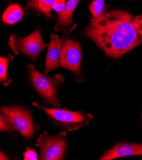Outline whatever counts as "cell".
I'll use <instances>...</instances> for the list:
<instances>
[{
    "mask_svg": "<svg viewBox=\"0 0 142 160\" xmlns=\"http://www.w3.org/2000/svg\"><path fill=\"white\" fill-rule=\"evenodd\" d=\"M57 0H27V6L39 13H43L47 18H51V10Z\"/></svg>",
    "mask_w": 142,
    "mask_h": 160,
    "instance_id": "obj_11",
    "label": "cell"
},
{
    "mask_svg": "<svg viewBox=\"0 0 142 160\" xmlns=\"http://www.w3.org/2000/svg\"><path fill=\"white\" fill-rule=\"evenodd\" d=\"M0 159H8V157H7L2 152H1V156H0Z\"/></svg>",
    "mask_w": 142,
    "mask_h": 160,
    "instance_id": "obj_18",
    "label": "cell"
},
{
    "mask_svg": "<svg viewBox=\"0 0 142 160\" xmlns=\"http://www.w3.org/2000/svg\"><path fill=\"white\" fill-rule=\"evenodd\" d=\"M0 130L1 131L9 132L13 130L7 118L2 112L0 114Z\"/></svg>",
    "mask_w": 142,
    "mask_h": 160,
    "instance_id": "obj_15",
    "label": "cell"
},
{
    "mask_svg": "<svg viewBox=\"0 0 142 160\" xmlns=\"http://www.w3.org/2000/svg\"><path fill=\"white\" fill-rule=\"evenodd\" d=\"M86 33L108 57L119 58L142 42V15L122 10L104 12L91 19Z\"/></svg>",
    "mask_w": 142,
    "mask_h": 160,
    "instance_id": "obj_1",
    "label": "cell"
},
{
    "mask_svg": "<svg viewBox=\"0 0 142 160\" xmlns=\"http://www.w3.org/2000/svg\"><path fill=\"white\" fill-rule=\"evenodd\" d=\"M65 6V0H57L53 6V8L55 11L57 12H61L63 9H64Z\"/></svg>",
    "mask_w": 142,
    "mask_h": 160,
    "instance_id": "obj_17",
    "label": "cell"
},
{
    "mask_svg": "<svg viewBox=\"0 0 142 160\" xmlns=\"http://www.w3.org/2000/svg\"><path fill=\"white\" fill-rule=\"evenodd\" d=\"M45 61V73L55 70L60 66L61 56V40L56 35L52 34Z\"/></svg>",
    "mask_w": 142,
    "mask_h": 160,
    "instance_id": "obj_9",
    "label": "cell"
},
{
    "mask_svg": "<svg viewBox=\"0 0 142 160\" xmlns=\"http://www.w3.org/2000/svg\"><path fill=\"white\" fill-rule=\"evenodd\" d=\"M24 160H37L38 159L37 152L32 148H27L26 151L24 153Z\"/></svg>",
    "mask_w": 142,
    "mask_h": 160,
    "instance_id": "obj_16",
    "label": "cell"
},
{
    "mask_svg": "<svg viewBox=\"0 0 142 160\" xmlns=\"http://www.w3.org/2000/svg\"><path fill=\"white\" fill-rule=\"evenodd\" d=\"M9 61V58L1 57L0 58V81L6 86L10 83V80L7 78V68Z\"/></svg>",
    "mask_w": 142,
    "mask_h": 160,
    "instance_id": "obj_13",
    "label": "cell"
},
{
    "mask_svg": "<svg viewBox=\"0 0 142 160\" xmlns=\"http://www.w3.org/2000/svg\"><path fill=\"white\" fill-rule=\"evenodd\" d=\"M32 104L44 110L51 122L69 131H74L86 126L92 119L91 114L80 111L73 112L57 108H45L36 102H33Z\"/></svg>",
    "mask_w": 142,
    "mask_h": 160,
    "instance_id": "obj_3",
    "label": "cell"
},
{
    "mask_svg": "<svg viewBox=\"0 0 142 160\" xmlns=\"http://www.w3.org/2000/svg\"><path fill=\"white\" fill-rule=\"evenodd\" d=\"M66 132H63L57 135L49 136L44 132L37 142V146L40 149V159L59 160L64 156L66 148Z\"/></svg>",
    "mask_w": 142,
    "mask_h": 160,
    "instance_id": "obj_6",
    "label": "cell"
},
{
    "mask_svg": "<svg viewBox=\"0 0 142 160\" xmlns=\"http://www.w3.org/2000/svg\"><path fill=\"white\" fill-rule=\"evenodd\" d=\"M93 18L99 17L104 13L105 0H94L89 6Z\"/></svg>",
    "mask_w": 142,
    "mask_h": 160,
    "instance_id": "obj_14",
    "label": "cell"
},
{
    "mask_svg": "<svg viewBox=\"0 0 142 160\" xmlns=\"http://www.w3.org/2000/svg\"><path fill=\"white\" fill-rule=\"evenodd\" d=\"M80 0H68V2L61 12L57 15V22L54 29L58 30H71L74 27L72 26L71 15Z\"/></svg>",
    "mask_w": 142,
    "mask_h": 160,
    "instance_id": "obj_10",
    "label": "cell"
},
{
    "mask_svg": "<svg viewBox=\"0 0 142 160\" xmlns=\"http://www.w3.org/2000/svg\"><path fill=\"white\" fill-rule=\"evenodd\" d=\"M142 156V143H119L108 150L100 158L101 160H110L118 158Z\"/></svg>",
    "mask_w": 142,
    "mask_h": 160,
    "instance_id": "obj_8",
    "label": "cell"
},
{
    "mask_svg": "<svg viewBox=\"0 0 142 160\" xmlns=\"http://www.w3.org/2000/svg\"><path fill=\"white\" fill-rule=\"evenodd\" d=\"M23 15V10L21 7L16 4L10 5L4 12L3 21L8 24H13L19 21Z\"/></svg>",
    "mask_w": 142,
    "mask_h": 160,
    "instance_id": "obj_12",
    "label": "cell"
},
{
    "mask_svg": "<svg viewBox=\"0 0 142 160\" xmlns=\"http://www.w3.org/2000/svg\"><path fill=\"white\" fill-rule=\"evenodd\" d=\"M27 70L31 83L45 102L55 108L59 107L60 105L57 94L58 87L62 81V77L61 75L47 76L40 73L31 65H27Z\"/></svg>",
    "mask_w": 142,
    "mask_h": 160,
    "instance_id": "obj_2",
    "label": "cell"
},
{
    "mask_svg": "<svg viewBox=\"0 0 142 160\" xmlns=\"http://www.w3.org/2000/svg\"><path fill=\"white\" fill-rule=\"evenodd\" d=\"M141 120H142V114H141Z\"/></svg>",
    "mask_w": 142,
    "mask_h": 160,
    "instance_id": "obj_19",
    "label": "cell"
},
{
    "mask_svg": "<svg viewBox=\"0 0 142 160\" xmlns=\"http://www.w3.org/2000/svg\"><path fill=\"white\" fill-rule=\"evenodd\" d=\"M8 44L15 54L22 52L34 60L37 59L40 53L47 47V43L42 40V31L40 29H36L24 38L12 35Z\"/></svg>",
    "mask_w": 142,
    "mask_h": 160,
    "instance_id": "obj_5",
    "label": "cell"
},
{
    "mask_svg": "<svg viewBox=\"0 0 142 160\" xmlns=\"http://www.w3.org/2000/svg\"><path fill=\"white\" fill-rule=\"evenodd\" d=\"M1 111L7 118L13 130L19 132L26 138L32 137L37 127L28 110L19 106H6L2 107Z\"/></svg>",
    "mask_w": 142,
    "mask_h": 160,
    "instance_id": "obj_4",
    "label": "cell"
},
{
    "mask_svg": "<svg viewBox=\"0 0 142 160\" xmlns=\"http://www.w3.org/2000/svg\"><path fill=\"white\" fill-rule=\"evenodd\" d=\"M82 52L80 44L69 38L64 39L62 44L60 66L78 73L81 68Z\"/></svg>",
    "mask_w": 142,
    "mask_h": 160,
    "instance_id": "obj_7",
    "label": "cell"
}]
</instances>
